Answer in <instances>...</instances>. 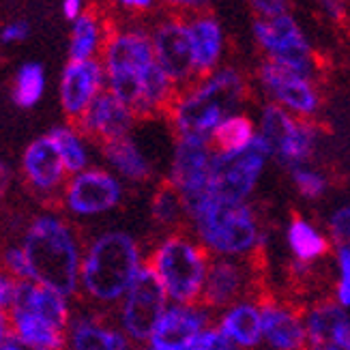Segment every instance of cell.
Wrapping results in <instances>:
<instances>
[{
  "label": "cell",
  "instance_id": "cell-1",
  "mask_svg": "<svg viewBox=\"0 0 350 350\" xmlns=\"http://www.w3.org/2000/svg\"><path fill=\"white\" fill-rule=\"evenodd\" d=\"M30 267V282L78 301L84 234L80 226L58 208H45L30 217L20 234Z\"/></svg>",
  "mask_w": 350,
  "mask_h": 350
},
{
  "label": "cell",
  "instance_id": "cell-2",
  "mask_svg": "<svg viewBox=\"0 0 350 350\" xmlns=\"http://www.w3.org/2000/svg\"><path fill=\"white\" fill-rule=\"evenodd\" d=\"M144 262L138 239L125 230H101L84 237L78 301L114 312Z\"/></svg>",
  "mask_w": 350,
  "mask_h": 350
},
{
  "label": "cell",
  "instance_id": "cell-3",
  "mask_svg": "<svg viewBox=\"0 0 350 350\" xmlns=\"http://www.w3.org/2000/svg\"><path fill=\"white\" fill-rule=\"evenodd\" d=\"M245 95L247 86L241 75L224 69L180 90L165 118L172 123L178 138H211L215 127L224 123Z\"/></svg>",
  "mask_w": 350,
  "mask_h": 350
},
{
  "label": "cell",
  "instance_id": "cell-4",
  "mask_svg": "<svg viewBox=\"0 0 350 350\" xmlns=\"http://www.w3.org/2000/svg\"><path fill=\"white\" fill-rule=\"evenodd\" d=\"M99 60L105 69V88L138 118L144 78L157 63L148 30L114 26Z\"/></svg>",
  "mask_w": 350,
  "mask_h": 350
},
{
  "label": "cell",
  "instance_id": "cell-5",
  "mask_svg": "<svg viewBox=\"0 0 350 350\" xmlns=\"http://www.w3.org/2000/svg\"><path fill=\"white\" fill-rule=\"evenodd\" d=\"M208 250L187 232H168L146 256L168 299L178 306H198L208 269Z\"/></svg>",
  "mask_w": 350,
  "mask_h": 350
},
{
  "label": "cell",
  "instance_id": "cell-6",
  "mask_svg": "<svg viewBox=\"0 0 350 350\" xmlns=\"http://www.w3.org/2000/svg\"><path fill=\"white\" fill-rule=\"evenodd\" d=\"M196 234L206 250L219 254H250L258 245L254 213L243 202H226L215 196L189 217Z\"/></svg>",
  "mask_w": 350,
  "mask_h": 350
},
{
  "label": "cell",
  "instance_id": "cell-7",
  "mask_svg": "<svg viewBox=\"0 0 350 350\" xmlns=\"http://www.w3.org/2000/svg\"><path fill=\"white\" fill-rule=\"evenodd\" d=\"M123 198V180L108 168L90 165V168L69 176L56 208L78 224L80 219H97L108 215L120 206Z\"/></svg>",
  "mask_w": 350,
  "mask_h": 350
},
{
  "label": "cell",
  "instance_id": "cell-8",
  "mask_svg": "<svg viewBox=\"0 0 350 350\" xmlns=\"http://www.w3.org/2000/svg\"><path fill=\"white\" fill-rule=\"evenodd\" d=\"M168 293L157 273L144 262L112 316L133 344H148L163 312L168 310Z\"/></svg>",
  "mask_w": 350,
  "mask_h": 350
},
{
  "label": "cell",
  "instance_id": "cell-9",
  "mask_svg": "<svg viewBox=\"0 0 350 350\" xmlns=\"http://www.w3.org/2000/svg\"><path fill=\"white\" fill-rule=\"evenodd\" d=\"M148 35L150 43H153L157 65L172 80L178 93L198 84L189 20L185 15L172 11V15L157 20L153 28L148 30Z\"/></svg>",
  "mask_w": 350,
  "mask_h": 350
},
{
  "label": "cell",
  "instance_id": "cell-10",
  "mask_svg": "<svg viewBox=\"0 0 350 350\" xmlns=\"http://www.w3.org/2000/svg\"><path fill=\"white\" fill-rule=\"evenodd\" d=\"M267 155L269 146L262 140V135H256L250 146L239 150V153H213L211 196L226 202H243V198L250 196L258 176H260Z\"/></svg>",
  "mask_w": 350,
  "mask_h": 350
},
{
  "label": "cell",
  "instance_id": "cell-11",
  "mask_svg": "<svg viewBox=\"0 0 350 350\" xmlns=\"http://www.w3.org/2000/svg\"><path fill=\"white\" fill-rule=\"evenodd\" d=\"M213 148L208 138H178L168 180L178 189L187 215L200 208L211 196Z\"/></svg>",
  "mask_w": 350,
  "mask_h": 350
},
{
  "label": "cell",
  "instance_id": "cell-12",
  "mask_svg": "<svg viewBox=\"0 0 350 350\" xmlns=\"http://www.w3.org/2000/svg\"><path fill=\"white\" fill-rule=\"evenodd\" d=\"M256 39L269 52V60L280 63L301 75L310 78V73L321 67L314 50L308 45L301 28L288 13L275 15V18H262L254 24Z\"/></svg>",
  "mask_w": 350,
  "mask_h": 350
},
{
  "label": "cell",
  "instance_id": "cell-13",
  "mask_svg": "<svg viewBox=\"0 0 350 350\" xmlns=\"http://www.w3.org/2000/svg\"><path fill=\"white\" fill-rule=\"evenodd\" d=\"M20 176L24 187L48 206L58 204V198L63 193L69 174L56 146L48 138V133L30 140L20 159Z\"/></svg>",
  "mask_w": 350,
  "mask_h": 350
},
{
  "label": "cell",
  "instance_id": "cell-14",
  "mask_svg": "<svg viewBox=\"0 0 350 350\" xmlns=\"http://www.w3.org/2000/svg\"><path fill=\"white\" fill-rule=\"evenodd\" d=\"M262 140L269 146V153L282 163L295 165L312 157L316 129L308 120H297L280 105L271 103L262 112Z\"/></svg>",
  "mask_w": 350,
  "mask_h": 350
},
{
  "label": "cell",
  "instance_id": "cell-15",
  "mask_svg": "<svg viewBox=\"0 0 350 350\" xmlns=\"http://www.w3.org/2000/svg\"><path fill=\"white\" fill-rule=\"evenodd\" d=\"M65 350H131L133 342L116 325L112 312L75 301L73 316L65 329Z\"/></svg>",
  "mask_w": 350,
  "mask_h": 350
},
{
  "label": "cell",
  "instance_id": "cell-16",
  "mask_svg": "<svg viewBox=\"0 0 350 350\" xmlns=\"http://www.w3.org/2000/svg\"><path fill=\"white\" fill-rule=\"evenodd\" d=\"M105 90V69L99 58L67 60L58 82V101L67 123H78Z\"/></svg>",
  "mask_w": 350,
  "mask_h": 350
},
{
  "label": "cell",
  "instance_id": "cell-17",
  "mask_svg": "<svg viewBox=\"0 0 350 350\" xmlns=\"http://www.w3.org/2000/svg\"><path fill=\"white\" fill-rule=\"evenodd\" d=\"M135 120L138 118H135V114L127 105L123 101H118L105 88L75 125H78V129L90 142L101 146L105 142H114L129 135Z\"/></svg>",
  "mask_w": 350,
  "mask_h": 350
},
{
  "label": "cell",
  "instance_id": "cell-18",
  "mask_svg": "<svg viewBox=\"0 0 350 350\" xmlns=\"http://www.w3.org/2000/svg\"><path fill=\"white\" fill-rule=\"evenodd\" d=\"M260 80L273 97L297 114H314L318 110V93L306 75L267 60L260 67Z\"/></svg>",
  "mask_w": 350,
  "mask_h": 350
},
{
  "label": "cell",
  "instance_id": "cell-19",
  "mask_svg": "<svg viewBox=\"0 0 350 350\" xmlns=\"http://www.w3.org/2000/svg\"><path fill=\"white\" fill-rule=\"evenodd\" d=\"M73 308H75L73 299H67L65 295L52 291L48 286L26 280V282H15L13 299L7 312H28L60 329H67L73 316Z\"/></svg>",
  "mask_w": 350,
  "mask_h": 350
},
{
  "label": "cell",
  "instance_id": "cell-20",
  "mask_svg": "<svg viewBox=\"0 0 350 350\" xmlns=\"http://www.w3.org/2000/svg\"><path fill=\"white\" fill-rule=\"evenodd\" d=\"M208 323L206 314L198 306H168L157 323L148 344L161 350H185Z\"/></svg>",
  "mask_w": 350,
  "mask_h": 350
},
{
  "label": "cell",
  "instance_id": "cell-21",
  "mask_svg": "<svg viewBox=\"0 0 350 350\" xmlns=\"http://www.w3.org/2000/svg\"><path fill=\"white\" fill-rule=\"evenodd\" d=\"M312 350H350V318L340 303L321 301L308 316Z\"/></svg>",
  "mask_w": 350,
  "mask_h": 350
},
{
  "label": "cell",
  "instance_id": "cell-22",
  "mask_svg": "<svg viewBox=\"0 0 350 350\" xmlns=\"http://www.w3.org/2000/svg\"><path fill=\"white\" fill-rule=\"evenodd\" d=\"M262 312V336L275 350H312L308 329L303 327L301 316L295 310L280 308L275 301Z\"/></svg>",
  "mask_w": 350,
  "mask_h": 350
},
{
  "label": "cell",
  "instance_id": "cell-23",
  "mask_svg": "<svg viewBox=\"0 0 350 350\" xmlns=\"http://www.w3.org/2000/svg\"><path fill=\"white\" fill-rule=\"evenodd\" d=\"M114 24L101 15L97 9H86L78 20L71 24V37H69V60H93L101 58L112 33Z\"/></svg>",
  "mask_w": 350,
  "mask_h": 350
},
{
  "label": "cell",
  "instance_id": "cell-24",
  "mask_svg": "<svg viewBox=\"0 0 350 350\" xmlns=\"http://www.w3.org/2000/svg\"><path fill=\"white\" fill-rule=\"evenodd\" d=\"M99 148V153L108 165V170L114 172L120 180L127 183H146L153 176V165L146 159V155L140 150V146L135 144L131 135L105 142Z\"/></svg>",
  "mask_w": 350,
  "mask_h": 350
},
{
  "label": "cell",
  "instance_id": "cell-25",
  "mask_svg": "<svg viewBox=\"0 0 350 350\" xmlns=\"http://www.w3.org/2000/svg\"><path fill=\"white\" fill-rule=\"evenodd\" d=\"M189 20V33L196 56V73L198 82L211 78V71L215 69L221 54V28L215 18L208 13H196Z\"/></svg>",
  "mask_w": 350,
  "mask_h": 350
},
{
  "label": "cell",
  "instance_id": "cell-26",
  "mask_svg": "<svg viewBox=\"0 0 350 350\" xmlns=\"http://www.w3.org/2000/svg\"><path fill=\"white\" fill-rule=\"evenodd\" d=\"M48 138L56 146L69 176L78 174L93 165V142L73 123L56 125L48 131Z\"/></svg>",
  "mask_w": 350,
  "mask_h": 350
},
{
  "label": "cell",
  "instance_id": "cell-27",
  "mask_svg": "<svg viewBox=\"0 0 350 350\" xmlns=\"http://www.w3.org/2000/svg\"><path fill=\"white\" fill-rule=\"evenodd\" d=\"M7 314H9L11 333L15 338L43 350H65L67 344L65 329H60L28 312H7Z\"/></svg>",
  "mask_w": 350,
  "mask_h": 350
},
{
  "label": "cell",
  "instance_id": "cell-28",
  "mask_svg": "<svg viewBox=\"0 0 350 350\" xmlns=\"http://www.w3.org/2000/svg\"><path fill=\"white\" fill-rule=\"evenodd\" d=\"M150 217L153 221L170 232H180L183 226L189 224V215L178 189L172 185L168 178H163L150 200Z\"/></svg>",
  "mask_w": 350,
  "mask_h": 350
},
{
  "label": "cell",
  "instance_id": "cell-29",
  "mask_svg": "<svg viewBox=\"0 0 350 350\" xmlns=\"http://www.w3.org/2000/svg\"><path fill=\"white\" fill-rule=\"evenodd\" d=\"M221 333L228 340H234L239 346H256L262 336V312L260 308L243 303L221 318Z\"/></svg>",
  "mask_w": 350,
  "mask_h": 350
},
{
  "label": "cell",
  "instance_id": "cell-30",
  "mask_svg": "<svg viewBox=\"0 0 350 350\" xmlns=\"http://www.w3.org/2000/svg\"><path fill=\"white\" fill-rule=\"evenodd\" d=\"M45 69L41 63H24L13 73L11 99L20 110H33L45 95Z\"/></svg>",
  "mask_w": 350,
  "mask_h": 350
},
{
  "label": "cell",
  "instance_id": "cell-31",
  "mask_svg": "<svg viewBox=\"0 0 350 350\" xmlns=\"http://www.w3.org/2000/svg\"><path fill=\"white\" fill-rule=\"evenodd\" d=\"M256 138L254 135V125L247 116H228L224 123L215 127V131L211 133V148L213 153L228 155V153H239L250 142Z\"/></svg>",
  "mask_w": 350,
  "mask_h": 350
},
{
  "label": "cell",
  "instance_id": "cell-32",
  "mask_svg": "<svg viewBox=\"0 0 350 350\" xmlns=\"http://www.w3.org/2000/svg\"><path fill=\"white\" fill-rule=\"evenodd\" d=\"M288 243H291V247L299 260H306V262H312L329 252V243L325 241V237L318 234L306 219L297 215V213L293 215L291 228H288Z\"/></svg>",
  "mask_w": 350,
  "mask_h": 350
},
{
  "label": "cell",
  "instance_id": "cell-33",
  "mask_svg": "<svg viewBox=\"0 0 350 350\" xmlns=\"http://www.w3.org/2000/svg\"><path fill=\"white\" fill-rule=\"evenodd\" d=\"M0 271L7 273L13 282H26L30 280V267L28 258L22 247L20 239L18 241H7L0 245Z\"/></svg>",
  "mask_w": 350,
  "mask_h": 350
},
{
  "label": "cell",
  "instance_id": "cell-34",
  "mask_svg": "<svg viewBox=\"0 0 350 350\" xmlns=\"http://www.w3.org/2000/svg\"><path fill=\"white\" fill-rule=\"evenodd\" d=\"M293 180H295L299 193L310 198V200H314V198H321L325 193V189H327V178L323 174H318V172H312V170H295Z\"/></svg>",
  "mask_w": 350,
  "mask_h": 350
},
{
  "label": "cell",
  "instance_id": "cell-35",
  "mask_svg": "<svg viewBox=\"0 0 350 350\" xmlns=\"http://www.w3.org/2000/svg\"><path fill=\"white\" fill-rule=\"evenodd\" d=\"M185 350H234V348L221 331L204 329Z\"/></svg>",
  "mask_w": 350,
  "mask_h": 350
},
{
  "label": "cell",
  "instance_id": "cell-36",
  "mask_svg": "<svg viewBox=\"0 0 350 350\" xmlns=\"http://www.w3.org/2000/svg\"><path fill=\"white\" fill-rule=\"evenodd\" d=\"M329 230L333 239L342 243V247H350V206H344L333 213L329 221Z\"/></svg>",
  "mask_w": 350,
  "mask_h": 350
},
{
  "label": "cell",
  "instance_id": "cell-37",
  "mask_svg": "<svg viewBox=\"0 0 350 350\" xmlns=\"http://www.w3.org/2000/svg\"><path fill=\"white\" fill-rule=\"evenodd\" d=\"M30 37V24L26 20H15L0 28V43L3 45H15L22 43Z\"/></svg>",
  "mask_w": 350,
  "mask_h": 350
},
{
  "label": "cell",
  "instance_id": "cell-38",
  "mask_svg": "<svg viewBox=\"0 0 350 350\" xmlns=\"http://www.w3.org/2000/svg\"><path fill=\"white\" fill-rule=\"evenodd\" d=\"M252 5L262 18H275L286 13V0H252Z\"/></svg>",
  "mask_w": 350,
  "mask_h": 350
},
{
  "label": "cell",
  "instance_id": "cell-39",
  "mask_svg": "<svg viewBox=\"0 0 350 350\" xmlns=\"http://www.w3.org/2000/svg\"><path fill=\"white\" fill-rule=\"evenodd\" d=\"M211 3V0H163V5L165 7H170L174 13H196V11H200L204 9L206 5Z\"/></svg>",
  "mask_w": 350,
  "mask_h": 350
},
{
  "label": "cell",
  "instance_id": "cell-40",
  "mask_svg": "<svg viewBox=\"0 0 350 350\" xmlns=\"http://www.w3.org/2000/svg\"><path fill=\"white\" fill-rule=\"evenodd\" d=\"M13 183H15V174H13V168L5 161V159H0V202L5 200V198L9 196L11 187H13Z\"/></svg>",
  "mask_w": 350,
  "mask_h": 350
},
{
  "label": "cell",
  "instance_id": "cell-41",
  "mask_svg": "<svg viewBox=\"0 0 350 350\" xmlns=\"http://www.w3.org/2000/svg\"><path fill=\"white\" fill-rule=\"evenodd\" d=\"M13 291H15V282L7 275V273L0 271V310H9Z\"/></svg>",
  "mask_w": 350,
  "mask_h": 350
},
{
  "label": "cell",
  "instance_id": "cell-42",
  "mask_svg": "<svg viewBox=\"0 0 350 350\" xmlns=\"http://www.w3.org/2000/svg\"><path fill=\"white\" fill-rule=\"evenodd\" d=\"M60 9H63V18L73 24L84 13V0H63Z\"/></svg>",
  "mask_w": 350,
  "mask_h": 350
},
{
  "label": "cell",
  "instance_id": "cell-43",
  "mask_svg": "<svg viewBox=\"0 0 350 350\" xmlns=\"http://www.w3.org/2000/svg\"><path fill=\"white\" fill-rule=\"evenodd\" d=\"M118 7H123L125 11L131 13H144L148 9H153L157 0H114Z\"/></svg>",
  "mask_w": 350,
  "mask_h": 350
},
{
  "label": "cell",
  "instance_id": "cell-44",
  "mask_svg": "<svg viewBox=\"0 0 350 350\" xmlns=\"http://www.w3.org/2000/svg\"><path fill=\"white\" fill-rule=\"evenodd\" d=\"M0 350H43V348H37V346H30L26 342H22L20 338H15L13 333L11 336L0 344Z\"/></svg>",
  "mask_w": 350,
  "mask_h": 350
},
{
  "label": "cell",
  "instance_id": "cell-45",
  "mask_svg": "<svg viewBox=\"0 0 350 350\" xmlns=\"http://www.w3.org/2000/svg\"><path fill=\"white\" fill-rule=\"evenodd\" d=\"M336 295H338V303L340 306H350V282L340 280V284L336 286Z\"/></svg>",
  "mask_w": 350,
  "mask_h": 350
},
{
  "label": "cell",
  "instance_id": "cell-46",
  "mask_svg": "<svg viewBox=\"0 0 350 350\" xmlns=\"http://www.w3.org/2000/svg\"><path fill=\"white\" fill-rule=\"evenodd\" d=\"M340 269H342V280L350 282V247L340 250Z\"/></svg>",
  "mask_w": 350,
  "mask_h": 350
},
{
  "label": "cell",
  "instance_id": "cell-47",
  "mask_svg": "<svg viewBox=\"0 0 350 350\" xmlns=\"http://www.w3.org/2000/svg\"><path fill=\"white\" fill-rule=\"evenodd\" d=\"M11 336V325H9V314L7 310H0V344Z\"/></svg>",
  "mask_w": 350,
  "mask_h": 350
},
{
  "label": "cell",
  "instance_id": "cell-48",
  "mask_svg": "<svg viewBox=\"0 0 350 350\" xmlns=\"http://www.w3.org/2000/svg\"><path fill=\"white\" fill-rule=\"evenodd\" d=\"M142 350H161V348H157V346H150V344H148V346H144Z\"/></svg>",
  "mask_w": 350,
  "mask_h": 350
}]
</instances>
